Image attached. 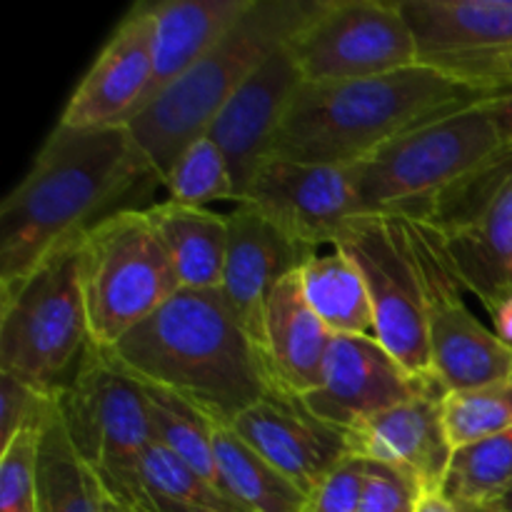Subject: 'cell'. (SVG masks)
Instances as JSON below:
<instances>
[{
	"label": "cell",
	"instance_id": "ffe728a7",
	"mask_svg": "<svg viewBox=\"0 0 512 512\" xmlns=\"http://www.w3.org/2000/svg\"><path fill=\"white\" fill-rule=\"evenodd\" d=\"M445 395L433 390L360 423L350 430L353 453L403 470L423 495L440 493L455 450L445 430Z\"/></svg>",
	"mask_w": 512,
	"mask_h": 512
},
{
	"label": "cell",
	"instance_id": "7a4b0ae2",
	"mask_svg": "<svg viewBox=\"0 0 512 512\" xmlns=\"http://www.w3.org/2000/svg\"><path fill=\"white\" fill-rule=\"evenodd\" d=\"M103 353L135 380L170 390L225 428L275 388L263 353L220 290L180 288Z\"/></svg>",
	"mask_w": 512,
	"mask_h": 512
},
{
	"label": "cell",
	"instance_id": "f546056e",
	"mask_svg": "<svg viewBox=\"0 0 512 512\" xmlns=\"http://www.w3.org/2000/svg\"><path fill=\"white\" fill-rule=\"evenodd\" d=\"M443 418L453 448L512 430V373L480 388L448 393Z\"/></svg>",
	"mask_w": 512,
	"mask_h": 512
},
{
	"label": "cell",
	"instance_id": "6da1fadb",
	"mask_svg": "<svg viewBox=\"0 0 512 512\" xmlns=\"http://www.w3.org/2000/svg\"><path fill=\"white\" fill-rule=\"evenodd\" d=\"M158 183L125 125H55L0 205V293Z\"/></svg>",
	"mask_w": 512,
	"mask_h": 512
},
{
	"label": "cell",
	"instance_id": "7c38bea8",
	"mask_svg": "<svg viewBox=\"0 0 512 512\" xmlns=\"http://www.w3.org/2000/svg\"><path fill=\"white\" fill-rule=\"evenodd\" d=\"M405 220V218H403ZM423 275L433 375L448 393L473 390L512 373V345L485 328L463 300V288L438 230L405 220Z\"/></svg>",
	"mask_w": 512,
	"mask_h": 512
},
{
	"label": "cell",
	"instance_id": "f35d334b",
	"mask_svg": "<svg viewBox=\"0 0 512 512\" xmlns=\"http://www.w3.org/2000/svg\"><path fill=\"white\" fill-rule=\"evenodd\" d=\"M485 512H488V510H485ZM490 512H512V488L503 495V498L498 500V503L493 505V508H490Z\"/></svg>",
	"mask_w": 512,
	"mask_h": 512
},
{
	"label": "cell",
	"instance_id": "d590c367",
	"mask_svg": "<svg viewBox=\"0 0 512 512\" xmlns=\"http://www.w3.org/2000/svg\"><path fill=\"white\" fill-rule=\"evenodd\" d=\"M490 113H493V120L505 143L512 145V90L490 100Z\"/></svg>",
	"mask_w": 512,
	"mask_h": 512
},
{
	"label": "cell",
	"instance_id": "5bb4252c",
	"mask_svg": "<svg viewBox=\"0 0 512 512\" xmlns=\"http://www.w3.org/2000/svg\"><path fill=\"white\" fill-rule=\"evenodd\" d=\"M240 203L255 208L285 238L315 253L323 245H335L345 225L363 215L348 168L283 158L260 165Z\"/></svg>",
	"mask_w": 512,
	"mask_h": 512
},
{
	"label": "cell",
	"instance_id": "5b68a950",
	"mask_svg": "<svg viewBox=\"0 0 512 512\" xmlns=\"http://www.w3.org/2000/svg\"><path fill=\"white\" fill-rule=\"evenodd\" d=\"M505 148L485 100L410 130L348 173L363 215L428 223L448 195Z\"/></svg>",
	"mask_w": 512,
	"mask_h": 512
},
{
	"label": "cell",
	"instance_id": "f1b7e54d",
	"mask_svg": "<svg viewBox=\"0 0 512 512\" xmlns=\"http://www.w3.org/2000/svg\"><path fill=\"white\" fill-rule=\"evenodd\" d=\"M143 483L153 512H245L218 485L158 443L143 458Z\"/></svg>",
	"mask_w": 512,
	"mask_h": 512
},
{
	"label": "cell",
	"instance_id": "60d3db41",
	"mask_svg": "<svg viewBox=\"0 0 512 512\" xmlns=\"http://www.w3.org/2000/svg\"><path fill=\"white\" fill-rule=\"evenodd\" d=\"M488 512H490V510H488Z\"/></svg>",
	"mask_w": 512,
	"mask_h": 512
},
{
	"label": "cell",
	"instance_id": "8fae6325",
	"mask_svg": "<svg viewBox=\"0 0 512 512\" xmlns=\"http://www.w3.org/2000/svg\"><path fill=\"white\" fill-rule=\"evenodd\" d=\"M428 225L465 290L498 313L512 298V145L448 195Z\"/></svg>",
	"mask_w": 512,
	"mask_h": 512
},
{
	"label": "cell",
	"instance_id": "ba28073f",
	"mask_svg": "<svg viewBox=\"0 0 512 512\" xmlns=\"http://www.w3.org/2000/svg\"><path fill=\"white\" fill-rule=\"evenodd\" d=\"M83 295L93 345L108 350L180 290L173 260L145 208L95 225L80 243Z\"/></svg>",
	"mask_w": 512,
	"mask_h": 512
},
{
	"label": "cell",
	"instance_id": "8d00e7d4",
	"mask_svg": "<svg viewBox=\"0 0 512 512\" xmlns=\"http://www.w3.org/2000/svg\"><path fill=\"white\" fill-rule=\"evenodd\" d=\"M493 318H495V325H498L500 338H503L505 343L512 345V298L498 310V313L493 315Z\"/></svg>",
	"mask_w": 512,
	"mask_h": 512
},
{
	"label": "cell",
	"instance_id": "484cf974",
	"mask_svg": "<svg viewBox=\"0 0 512 512\" xmlns=\"http://www.w3.org/2000/svg\"><path fill=\"white\" fill-rule=\"evenodd\" d=\"M35 483L38 512H100L103 508V488L70 445L58 410L40 430Z\"/></svg>",
	"mask_w": 512,
	"mask_h": 512
},
{
	"label": "cell",
	"instance_id": "277c9868",
	"mask_svg": "<svg viewBox=\"0 0 512 512\" xmlns=\"http://www.w3.org/2000/svg\"><path fill=\"white\" fill-rule=\"evenodd\" d=\"M320 0H255L248 13L188 73L133 115L130 130L163 183L188 145L203 138L235 90L290 40Z\"/></svg>",
	"mask_w": 512,
	"mask_h": 512
},
{
	"label": "cell",
	"instance_id": "74e56055",
	"mask_svg": "<svg viewBox=\"0 0 512 512\" xmlns=\"http://www.w3.org/2000/svg\"><path fill=\"white\" fill-rule=\"evenodd\" d=\"M418 512H460V510L455 508V505H450L440 493H430L420 498Z\"/></svg>",
	"mask_w": 512,
	"mask_h": 512
},
{
	"label": "cell",
	"instance_id": "1f68e13d",
	"mask_svg": "<svg viewBox=\"0 0 512 512\" xmlns=\"http://www.w3.org/2000/svg\"><path fill=\"white\" fill-rule=\"evenodd\" d=\"M40 430H25L0 453V512H38V463Z\"/></svg>",
	"mask_w": 512,
	"mask_h": 512
},
{
	"label": "cell",
	"instance_id": "9a60e30c",
	"mask_svg": "<svg viewBox=\"0 0 512 512\" xmlns=\"http://www.w3.org/2000/svg\"><path fill=\"white\" fill-rule=\"evenodd\" d=\"M440 388L443 385L435 375H413L375 338L335 335L325 360L323 385L303 400L325 423L350 433L365 420Z\"/></svg>",
	"mask_w": 512,
	"mask_h": 512
},
{
	"label": "cell",
	"instance_id": "9c48e42d",
	"mask_svg": "<svg viewBox=\"0 0 512 512\" xmlns=\"http://www.w3.org/2000/svg\"><path fill=\"white\" fill-rule=\"evenodd\" d=\"M368 285L378 343L413 375L430 378L428 303L408 223L390 215H358L338 235Z\"/></svg>",
	"mask_w": 512,
	"mask_h": 512
},
{
	"label": "cell",
	"instance_id": "d6a6232c",
	"mask_svg": "<svg viewBox=\"0 0 512 512\" xmlns=\"http://www.w3.org/2000/svg\"><path fill=\"white\" fill-rule=\"evenodd\" d=\"M58 410V400L0 373V453L25 430H43Z\"/></svg>",
	"mask_w": 512,
	"mask_h": 512
},
{
	"label": "cell",
	"instance_id": "4fadbf2b",
	"mask_svg": "<svg viewBox=\"0 0 512 512\" xmlns=\"http://www.w3.org/2000/svg\"><path fill=\"white\" fill-rule=\"evenodd\" d=\"M418 63L475 88L512 90V0H400Z\"/></svg>",
	"mask_w": 512,
	"mask_h": 512
},
{
	"label": "cell",
	"instance_id": "d4e9b609",
	"mask_svg": "<svg viewBox=\"0 0 512 512\" xmlns=\"http://www.w3.org/2000/svg\"><path fill=\"white\" fill-rule=\"evenodd\" d=\"M305 300L333 335H365L375 338V315L368 285L358 265L333 248L318 253L300 268ZM378 340V338H375Z\"/></svg>",
	"mask_w": 512,
	"mask_h": 512
},
{
	"label": "cell",
	"instance_id": "d6986e66",
	"mask_svg": "<svg viewBox=\"0 0 512 512\" xmlns=\"http://www.w3.org/2000/svg\"><path fill=\"white\" fill-rule=\"evenodd\" d=\"M228 230V258L220 293L263 353L270 295L280 280L298 273L318 253L285 238L273 223L245 203L228 215Z\"/></svg>",
	"mask_w": 512,
	"mask_h": 512
},
{
	"label": "cell",
	"instance_id": "52a82bcc",
	"mask_svg": "<svg viewBox=\"0 0 512 512\" xmlns=\"http://www.w3.org/2000/svg\"><path fill=\"white\" fill-rule=\"evenodd\" d=\"M80 243L50 255L23 283L0 293V373L53 398L93 348Z\"/></svg>",
	"mask_w": 512,
	"mask_h": 512
},
{
	"label": "cell",
	"instance_id": "44dd1931",
	"mask_svg": "<svg viewBox=\"0 0 512 512\" xmlns=\"http://www.w3.org/2000/svg\"><path fill=\"white\" fill-rule=\"evenodd\" d=\"M335 335L305 300L298 273L278 283L265 313L263 358L275 388L305 398L323 385Z\"/></svg>",
	"mask_w": 512,
	"mask_h": 512
},
{
	"label": "cell",
	"instance_id": "3957f363",
	"mask_svg": "<svg viewBox=\"0 0 512 512\" xmlns=\"http://www.w3.org/2000/svg\"><path fill=\"white\" fill-rule=\"evenodd\" d=\"M500 95L420 63L350 83H300L270 158L353 168L420 125Z\"/></svg>",
	"mask_w": 512,
	"mask_h": 512
},
{
	"label": "cell",
	"instance_id": "cb8c5ba5",
	"mask_svg": "<svg viewBox=\"0 0 512 512\" xmlns=\"http://www.w3.org/2000/svg\"><path fill=\"white\" fill-rule=\"evenodd\" d=\"M213 450L218 488L245 512H308L310 495L260 458L233 428H215Z\"/></svg>",
	"mask_w": 512,
	"mask_h": 512
},
{
	"label": "cell",
	"instance_id": "603a6c76",
	"mask_svg": "<svg viewBox=\"0 0 512 512\" xmlns=\"http://www.w3.org/2000/svg\"><path fill=\"white\" fill-rule=\"evenodd\" d=\"M145 210L173 260L180 288L220 290L228 258V215L170 200L153 203Z\"/></svg>",
	"mask_w": 512,
	"mask_h": 512
},
{
	"label": "cell",
	"instance_id": "8992f818",
	"mask_svg": "<svg viewBox=\"0 0 512 512\" xmlns=\"http://www.w3.org/2000/svg\"><path fill=\"white\" fill-rule=\"evenodd\" d=\"M55 400L70 445L93 470L103 493L135 512H153L143 458L155 433L140 380L93 345Z\"/></svg>",
	"mask_w": 512,
	"mask_h": 512
},
{
	"label": "cell",
	"instance_id": "30bf717a",
	"mask_svg": "<svg viewBox=\"0 0 512 512\" xmlns=\"http://www.w3.org/2000/svg\"><path fill=\"white\" fill-rule=\"evenodd\" d=\"M285 48L303 83H350L418 65L400 0H320Z\"/></svg>",
	"mask_w": 512,
	"mask_h": 512
},
{
	"label": "cell",
	"instance_id": "4316f807",
	"mask_svg": "<svg viewBox=\"0 0 512 512\" xmlns=\"http://www.w3.org/2000/svg\"><path fill=\"white\" fill-rule=\"evenodd\" d=\"M512 488V430L453 450L440 495L460 512H485Z\"/></svg>",
	"mask_w": 512,
	"mask_h": 512
},
{
	"label": "cell",
	"instance_id": "e575fe53",
	"mask_svg": "<svg viewBox=\"0 0 512 512\" xmlns=\"http://www.w3.org/2000/svg\"><path fill=\"white\" fill-rule=\"evenodd\" d=\"M365 480L368 460L363 455H348L310 495L308 512H360Z\"/></svg>",
	"mask_w": 512,
	"mask_h": 512
},
{
	"label": "cell",
	"instance_id": "836d02e7",
	"mask_svg": "<svg viewBox=\"0 0 512 512\" xmlns=\"http://www.w3.org/2000/svg\"><path fill=\"white\" fill-rule=\"evenodd\" d=\"M420 498L423 490L410 475L388 463L368 460V480L360 512H418Z\"/></svg>",
	"mask_w": 512,
	"mask_h": 512
},
{
	"label": "cell",
	"instance_id": "4dcf8cb0",
	"mask_svg": "<svg viewBox=\"0 0 512 512\" xmlns=\"http://www.w3.org/2000/svg\"><path fill=\"white\" fill-rule=\"evenodd\" d=\"M163 185L170 195V203L190 205V208H205L213 200L235 203V183L228 158L208 135L180 153L170 173L165 175Z\"/></svg>",
	"mask_w": 512,
	"mask_h": 512
},
{
	"label": "cell",
	"instance_id": "ab89813d",
	"mask_svg": "<svg viewBox=\"0 0 512 512\" xmlns=\"http://www.w3.org/2000/svg\"><path fill=\"white\" fill-rule=\"evenodd\" d=\"M100 512H135V510L125 508V505H118V503H115V500H110L108 495H105V498H103V508H100Z\"/></svg>",
	"mask_w": 512,
	"mask_h": 512
},
{
	"label": "cell",
	"instance_id": "2e32d148",
	"mask_svg": "<svg viewBox=\"0 0 512 512\" xmlns=\"http://www.w3.org/2000/svg\"><path fill=\"white\" fill-rule=\"evenodd\" d=\"M230 428L308 495H313L348 455H355L348 430L325 423L300 395L280 388L270 390Z\"/></svg>",
	"mask_w": 512,
	"mask_h": 512
},
{
	"label": "cell",
	"instance_id": "e0dca14e",
	"mask_svg": "<svg viewBox=\"0 0 512 512\" xmlns=\"http://www.w3.org/2000/svg\"><path fill=\"white\" fill-rule=\"evenodd\" d=\"M153 80V3H135L115 25L60 113L68 128H120L133 120Z\"/></svg>",
	"mask_w": 512,
	"mask_h": 512
},
{
	"label": "cell",
	"instance_id": "7402d4cb",
	"mask_svg": "<svg viewBox=\"0 0 512 512\" xmlns=\"http://www.w3.org/2000/svg\"><path fill=\"white\" fill-rule=\"evenodd\" d=\"M255 0H158L153 3V80L143 105L220 43Z\"/></svg>",
	"mask_w": 512,
	"mask_h": 512
},
{
	"label": "cell",
	"instance_id": "83f0119b",
	"mask_svg": "<svg viewBox=\"0 0 512 512\" xmlns=\"http://www.w3.org/2000/svg\"><path fill=\"white\" fill-rule=\"evenodd\" d=\"M145 390L150 408V420H153L155 443L163 445L168 453L183 460L185 465L208 478L210 483L218 485L215 478V450L213 438L218 425L200 413L188 400L178 398L170 390L158 388V385L140 383Z\"/></svg>",
	"mask_w": 512,
	"mask_h": 512
},
{
	"label": "cell",
	"instance_id": "ac0fdd59",
	"mask_svg": "<svg viewBox=\"0 0 512 512\" xmlns=\"http://www.w3.org/2000/svg\"><path fill=\"white\" fill-rule=\"evenodd\" d=\"M300 83L303 78L283 45L235 90L205 133L228 158L235 183V203L243 200L260 165L270 160L280 120Z\"/></svg>",
	"mask_w": 512,
	"mask_h": 512
}]
</instances>
